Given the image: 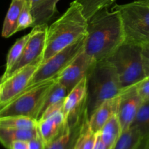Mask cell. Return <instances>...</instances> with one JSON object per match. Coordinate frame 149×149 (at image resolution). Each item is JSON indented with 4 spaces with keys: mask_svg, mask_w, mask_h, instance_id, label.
I'll list each match as a JSON object with an SVG mask.
<instances>
[{
    "mask_svg": "<svg viewBox=\"0 0 149 149\" xmlns=\"http://www.w3.org/2000/svg\"><path fill=\"white\" fill-rule=\"evenodd\" d=\"M125 41L119 11L102 9L88 19L84 52L96 62L108 59Z\"/></svg>",
    "mask_w": 149,
    "mask_h": 149,
    "instance_id": "1",
    "label": "cell"
},
{
    "mask_svg": "<svg viewBox=\"0 0 149 149\" xmlns=\"http://www.w3.org/2000/svg\"><path fill=\"white\" fill-rule=\"evenodd\" d=\"M88 20L76 0L56 21L48 26L42 63L87 34Z\"/></svg>",
    "mask_w": 149,
    "mask_h": 149,
    "instance_id": "2",
    "label": "cell"
},
{
    "mask_svg": "<svg viewBox=\"0 0 149 149\" xmlns=\"http://www.w3.org/2000/svg\"><path fill=\"white\" fill-rule=\"evenodd\" d=\"M87 87L89 117L105 100L117 97L123 90L116 69L106 60L93 65L87 77Z\"/></svg>",
    "mask_w": 149,
    "mask_h": 149,
    "instance_id": "3",
    "label": "cell"
},
{
    "mask_svg": "<svg viewBox=\"0 0 149 149\" xmlns=\"http://www.w3.org/2000/svg\"><path fill=\"white\" fill-rule=\"evenodd\" d=\"M106 61L116 69L123 90L136 85L146 77L141 45L125 41Z\"/></svg>",
    "mask_w": 149,
    "mask_h": 149,
    "instance_id": "4",
    "label": "cell"
},
{
    "mask_svg": "<svg viewBox=\"0 0 149 149\" xmlns=\"http://www.w3.org/2000/svg\"><path fill=\"white\" fill-rule=\"evenodd\" d=\"M122 18L125 41L141 45L149 42V1L136 0L125 4H115Z\"/></svg>",
    "mask_w": 149,
    "mask_h": 149,
    "instance_id": "5",
    "label": "cell"
},
{
    "mask_svg": "<svg viewBox=\"0 0 149 149\" xmlns=\"http://www.w3.org/2000/svg\"><path fill=\"white\" fill-rule=\"evenodd\" d=\"M56 79L28 87L0 109V116H23L38 120L47 93Z\"/></svg>",
    "mask_w": 149,
    "mask_h": 149,
    "instance_id": "6",
    "label": "cell"
},
{
    "mask_svg": "<svg viewBox=\"0 0 149 149\" xmlns=\"http://www.w3.org/2000/svg\"><path fill=\"white\" fill-rule=\"evenodd\" d=\"M85 37L81 38L42 63L31 79L28 87L58 78L63 70L84 51Z\"/></svg>",
    "mask_w": 149,
    "mask_h": 149,
    "instance_id": "7",
    "label": "cell"
},
{
    "mask_svg": "<svg viewBox=\"0 0 149 149\" xmlns=\"http://www.w3.org/2000/svg\"><path fill=\"white\" fill-rule=\"evenodd\" d=\"M89 119L87 102L65 118L63 130L55 139L45 144V149H75L84 122Z\"/></svg>",
    "mask_w": 149,
    "mask_h": 149,
    "instance_id": "8",
    "label": "cell"
},
{
    "mask_svg": "<svg viewBox=\"0 0 149 149\" xmlns=\"http://www.w3.org/2000/svg\"><path fill=\"white\" fill-rule=\"evenodd\" d=\"M47 29V24L39 25L33 27L31 31L30 32V37L23 49L21 55L10 71L3 74L2 77L0 78V83L23 67L32 63L39 58H43L46 45Z\"/></svg>",
    "mask_w": 149,
    "mask_h": 149,
    "instance_id": "9",
    "label": "cell"
},
{
    "mask_svg": "<svg viewBox=\"0 0 149 149\" xmlns=\"http://www.w3.org/2000/svg\"><path fill=\"white\" fill-rule=\"evenodd\" d=\"M40 58L23 67L0 83V109L21 93L29 85L33 74L42 63Z\"/></svg>",
    "mask_w": 149,
    "mask_h": 149,
    "instance_id": "10",
    "label": "cell"
},
{
    "mask_svg": "<svg viewBox=\"0 0 149 149\" xmlns=\"http://www.w3.org/2000/svg\"><path fill=\"white\" fill-rule=\"evenodd\" d=\"M96 61L83 51L58 76L57 81L70 93L81 80L87 77Z\"/></svg>",
    "mask_w": 149,
    "mask_h": 149,
    "instance_id": "11",
    "label": "cell"
},
{
    "mask_svg": "<svg viewBox=\"0 0 149 149\" xmlns=\"http://www.w3.org/2000/svg\"><path fill=\"white\" fill-rule=\"evenodd\" d=\"M143 101V100L138 94L136 85L131 86L122 90L119 95L117 111V116L122 132L130 127Z\"/></svg>",
    "mask_w": 149,
    "mask_h": 149,
    "instance_id": "12",
    "label": "cell"
},
{
    "mask_svg": "<svg viewBox=\"0 0 149 149\" xmlns=\"http://www.w3.org/2000/svg\"><path fill=\"white\" fill-rule=\"evenodd\" d=\"M119 95L105 100L89 117L90 128L95 134L100 132L110 118L115 113H117Z\"/></svg>",
    "mask_w": 149,
    "mask_h": 149,
    "instance_id": "13",
    "label": "cell"
},
{
    "mask_svg": "<svg viewBox=\"0 0 149 149\" xmlns=\"http://www.w3.org/2000/svg\"><path fill=\"white\" fill-rule=\"evenodd\" d=\"M33 18V27L47 24L57 13V4L60 0H28Z\"/></svg>",
    "mask_w": 149,
    "mask_h": 149,
    "instance_id": "14",
    "label": "cell"
},
{
    "mask_svg": "<svg viewBox=\"0 0 149 149\" xmlns=\"http://www.w3.org/2000/svg\"><path fill=\"white\" fill-rule=\"evenodd\" d=\"M65 122V117L63 111L46 119L38 121V129L45 144L50 143L61 134Z\"/></svg>",
    "mask_w": 149,
    "mask_h": 149,
    "instance_id": "15",
    "label": "cell"
},
{
    "mask_svg": "<svg viewBox=\"0 0 149 149\" xmlns=\"http://www.w3.org/2000/svg\"><path fill=\"white\" fill-rule=\"evenodd\" d=\"M87 77L83 79L70 93L64 100L63 113L66 118L69 113L81 107L87 102Z\"/></svg>",
    "mask_w": 149,
    "mask_h": 149,
    "instance_id": "16",
    "label": "cell"
},
{
    "mask_svg": "<svg viewBox=\"0 0 149 149\" xmlns=\"http://www.w3.org/2000/svg\"><path fill=\"white\" fill-rule=\"evenodd\" d=\"M39 135L38 127L33 129H17L0 127V143L7 149H9L12 143L14 141H29Z\"/></svg>",
    "mask_w": 149,
    "mask_h": 149,
    "instance_id": "17",
    "label": "cell"
},
{
    "mask_svg": "<svg viewBox=\"0 0 149 149\" xmlns=\"http://www.w3.org/2000/svg\"><path fill=\"white\" fill-rule=\"evenodd\" d=\"M26 0H12L9 10L4 18L1 36L9 38L17 32L18 20Z\"/></svg>",
    "mask_w": 149,
    "mask_h": 149,
    "instance_id": "18",
    "label": "cell"
},
{
    "mask_svg": "<svg viewBox=\"0 0 149 149\" xmlns=\"http://www.w3.org/2000/svg\"><path fill=\"white\" fill-rule=\"evenodd\" d=\"M99 133L106 146L111 149L122 133V127L117 113H115L110 118Z\"/></svg>",
    "mask_w": 149,
    "mask_h": 149,
    "instance_id": "19",
    "label": "cell"
},
{
    "mask_svg": "<svg viewBox=\"0 0 149 149\" xmlns=\"http://www.w3.org/2000/svg\"><path fill=\"white\" fill-rule=\"evenodd\" d=\"M143 139L139 131L134 126L123 131L111 149H136Z\"/></svg>",
    "mask_w": 149,
    "mask_h": 149,
    "instance_id": "20",
    "label": "cell"
},
{
    "mask_svg": "<svg viewBox=\"0 0 149 149\" xmlns=\"http://www.w3.org/2000/svg\"><path fill=\"white\" fill-rule=\"evenodd\" d=\"M0 127L17 129H33L38 127V121L23 116H0Z\"/></svg>",
    "mask_w": 149,
    "mask_h": 149,
    "instance_id": "21",
    "label": "cell"
},
{
    "mask_svg": "<svg viewBox=\"0 0 149 149\" xmlns=\"http://www.w3.org/2000/svg\"><path fill=\"white\" fill-rule=\"evenodd\" d=\"M131 126L137 128L143 138H149V100L141 103Z\"/></svg>",
    "mask_w": 149,
    "mask_h": 149,
    "instance_id": "22",
    "label": "cell"
},
{
    "mask_svg": "<svg viewBox=\"0 0 149 149\" xmlns=\"http://www.w3.org/2000/svg\"><path fill=\"white\" fill-rule=\"evenodd\" d=\"M68 93L65 86L58 82L56 79V81H55V83L52 84V86L49 90L48 93H47V95L45 97V101H44L42 110H41L40 113H39L38 120L48 107L58 103V102L61 101V100H64L66 97Z\"/></svg>",
    "mask_w": 149,
    "mask_h": 149,
    "instance_id": "23",
    "label": "cell"
},
{
    "mask_svg": "<svg viewBox=\"0 0 149 149\" xmlns=\"http://www.w3.org/2000/svg\"><path fill=\"white\" fill-rule=\"evenodd\" d=\"M81 4L83 13L88 20L95 13L104 8H109L116 0H76Z\"/></svg>",
    "mask_w": 149,
    "mask_h": 149,
    "instance_id": "24",
    "label": "cell"
},
{
    "mask_svg": "<svg viewBox=\"0 0 149 149\" xmlns=\"http://www.w3.org/2000/svg\"><path fill=\"white\" fill-rule=\"evenodd\" d=\"M97 134L90 128L89 119L86 120L77 141L75 149H94Z\"/></svg>",
    "mask_w": 149,
    "mask_h": 149,
    "instance_id": "25",
    "label": "cell"
},
{
    "mask_svg": "<svg viewBox=\"0 0 149 149\" xmlns=\"http://www.w3.org/2000/svg\"><path fill=\"white\" fill-rule=\"evenodd\" d=\"M29 37H30V33L22 36L19 39H17L15 42V43L13 45L11 49L9 51L8 55H7L5 71H4V74L8 72L10 70V68L14 65L16 61L20 58L22 52H23V49H24L25 46H26V43H27L28 40H29Z\"/></svg>",
    "mask_w": 149,
    "mask_h": 149,
    "instance_id": "26",
    "label": "cell"
},
{
    "mask_svg": "<svg viewBox=\"0 0 149 149\" xmlns=\"http://www.w3.org/2000/svg\"><path fill=\"white\" fill-rule=\"evenodd\" d=\"M33 18L31 11L30 3L26 0V4L23 7L20 17L18 20V26H17V31L24 30L29 27L33 28Z\"/></svg>",
    "mask_w": 149,
    "mask_h": 149,
    "instance_id": "27",
    "label": "cell"
},
{
    "mask_svg": "<svg viewBox=\"0 0 149 149\" xmlns=\"http://www.w3.org/2000/svg\"><path fill=\"white\" fill-rule=\"evenodd\" d=\"M65 100V99H64ZM64 100H61V101L58 102V103H55V104L52 105L49 107H48L46 109L43 114L39 118V120H42V119H46L47 118L50 117V116H53V115L56 114V113H59V112L63 111V104H64Z\"/></svg>",
    "mask_w": 149,
    "mask_h": 149,
    "instance_id": "28",
    "label": "cell"
},
{
    "mask_svg": "<svg viewBox=\"0 0 149 149\" xmlns=\"http://www.w3.org/2000/svg\"><path fill=\"white\" fill-rule=\"evenodd\" d=\"M138 94L143 101L149 100V77H146L144 79L136 84Z\"/></svg>",
    "mask_w": 149,
    "mask_h": 149,
    "instance_id": "29",
    "label": "cell"
},
{
    "mask_svg": "<svg viewBox=\"0 0 149 149\" xmlns=\"http://www.w3.org/2000/svg\"><path fill=\"white\" fill-rule=\"evenodd\" d=\"M142 57L146 77L149 76V42L142 45Z\"/></svg>",
    "mask_w": 149,
    "mask_h": 149,
    "instance_id": "30",
    "label": "cell"
},
{
    "mask_svg": "<svg viewBox=\"0 0 149 149\" xmlns=\"http://www.w3.org/2000/svg\"><path fill=\"white\" fill-rule=\"evenodd\" d=\"M29 149H45V144L40 134L36 138L29 141Z\"/></svg>",
    "mask_w": 149,
    "mask_h": 149,
    "instance_id": "31",
    "label": "cell"
},
{
    "mask_svg": "<svg viewBox=\"0 0 149 149\" xmlns=\"http://www.w3.org/2000/svg\"><path fill=\"white\" fill-rule=\"evenodd\" d=\"M9 149H29V141H16L12 143Z\"/></svg>",
    "mask_w": 149,
    "mask_h": 149,
    "instance_id": "32",
    "label": "cell"
},
{
    "mask_svg": "<svg viewBox=\"0 0 149 149\" xmlns=\"http://www.w3.org/2000/svg\"><path fill=\"white\" fill-rule=\"evenodd\" d=\"M94 149H109L106 146V144L103 143L102 141L101 137H100V133H97V138H96V142L95 145Z\"/></svg>",
    "mask_w": 149,
    "mask_h": 149,
    "instance_id": "33",
    "label": "cell"
},
{
    "mask_svg": "<svg viewBox=\"0 0 149 149\" xmlns=\"http://www.w3.org/2000/svg\"><path fill=\"white\" fill-rule=\"evenodd\" d=\"M147 139H148V138H143V139L141 140V142H140V143L138 144V147H137L136 149H146V148Z\"/></svg>",
    "mask_w": 149,
    "mask_h": 149,
    "instance_id": "34",
    "label": "cell"
},
{
    "mask_svg": "<svg viewBox=\"0 0 149 149\" xmlns=\"http://www.w3.org/2000/svg\"><path fill=\"white\" fill-rule=\"evenodd\" d=\"M146 149H149V138L147 139V143H146Z\"/></svg>",
    "mask_w": 149,
    "mask_h": 149,
    "instance_id": "35",
    "label": "cell"
},
{
    "mask_svg": "<svg viewBox=\"0 0 149 149\" xmlns=\"http://www.w3.org/2000/svg\"><path fill=\"white\" fill-rule=\"evenodd\" d=\"M148 77H149V76H148Z\"/></svg>",
    "mask_w": 149,
    "mask_h": 149,
    "instance_id": "36",
    "label": "cell"
}]
</instances>
